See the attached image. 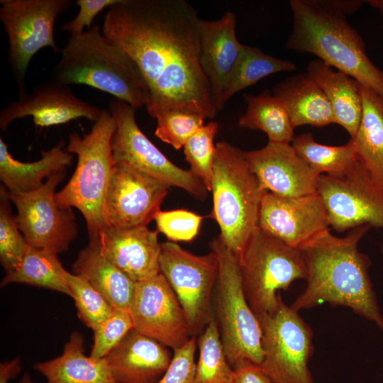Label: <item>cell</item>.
<instances>
[{
    "instance_id": "b9f144b4",
    "label": "cell",
    "mask_w": 383,
    "mask_h": 383,
    "mask_svg": "<svg viewBox=\"0 0 383 383\" xmlns=\"http://www.w3.org/2000/svg\"><path fill=\"white\" fill-rule=\"evenodd\" d=\"M233 369V383H273L260 366L252 362L245 361Z\"/></svg>"
},
{
    "instance_id": "7402d4cb",
    "label": "cell",
    "mask_w": 383,
    "mask_h": 383,
    "mask_svg": "<svg viewBox=\"0 0 383 383\" xmlns=\"http://www.w3.org/2000/svg\"><path fill=\"white\" fill-rule=\"evenodd\" d=\"M172 356L167 346L133 328L106 357L118 383H157Z\"/></svg>"
},
{
    "instance_id": "f6af8a7d",
    "label": "cell",
    "mask_w": 383,
    "mask_h": 383,
    "mask_svg": "<svg viewBox=\"0 0 383 383\" xmlns=\"http://www.w3.org/2000/svg\"><path fill=\"white\" fill-rule=\"evenodd\" d=\"M19 383H33V381L30 374L28 373H26L22 376Z\"/></svg>"
},
{
    "instance_id": "bcb514c9",
    "label": "cell",
    "mask_w": 383,
    "mask_h": 383,
    "mask_svg": "<svg viewBox=\"0 0 383 383\" xmlns=\"http://www.w3.org/2000/svg\"><path fill=\"white\" fill-rule=\"evenodd\" d=\"M382 253H383V244H382Z\"/></svg>"
},
{
    "instance_id": "1f68e13d",
    "label": "cell",
    "mask_w": 383,
    "mask_h": 383,
    "mask_svg": "<svg viewBox=\"0 0 383 383\" xmlns=\"http://www.w3.org/2000/svg\"><path fill=\"white\" fill-rule=\"evenodd\" d=\"M297 69L288 60L274 57L257 48L243 45L240 58L223 94L222 105L240 91L274 73Z\"/></svg>"
},
{
    "instance_id": "ffe728a7",
    "label": "cell",
    "mask_w": 383,
    "mask_h": 383,
    "mask_svg": "<svg viewBox=\"0 0 383 383\" xmlns=\"http://www.w3.org/2000/svg\"><path fill=\"white\" fill-rule=\"evenodd\" d=\"M158 233L148 226L107 227L89 244L96 247L102 255L136 283L160 273Z\"/></svg>"
},
{
    "instance_id": "9c48e42d",
    "label": "cell",
    "mask_w": 383,
    "mask_h": 383,
    "mask_svg": "<svg viewBox=\"0 0 383 383\" xmlns=\"http://www.w3.org/2000/svg\"><path fill=\"white\" fill-rule=\"evenodd\" d=\"M263 359L260 365L273 383H314L308 363L313 332L299 312L280 296L276 309L259 318Z\"/></svg>"
},
{
    "instance_id": "d590c367",
    "label": "cell",
    "mask_w": 383,
    "mask_h": 383,
    "mask_svg": "<svg viewBox=\"0 0 383 383\" xmlns=\"http://www.w3.org/2000/svg\"><path fill=\"white\" fill-rule=\"evenodd\" d=\"M218 130V124L215 121L205 124L184 145V154L191 172L201 180L209 192L211 191L216 148L213 140Z\"/></svg>"
},
{
    "instance_id": "f1b7e54d",
    "label": "cell",
    "mask_w": 383,
    "mask_h": 383,
    "mask_svg": "<svg viewBox=\"0 0 383 383\" xmlns=\"http://www.w3.org/2000/svg\"><path fill=\"white\" fill-rule=\"evenodd\" d=\"M66 272L57 253L28 245L20 264L13 271L6 273L1 282V287L20 283L56 291L71 296L65 278Z\"/></svg>"
},
{
    "instance_id": "d6986e66",
    "label": "cell",
    "mask_w": 383,
    "mask_h": 383,
    "mask_svg": "<svg viewBox=\"0 0 383 383\" xmlns=\"http://www.w3.org/2000/svg\"><path fill=\"white\" fill-rule=\"evenodd\" d=\"M102 111L77 97L67 85L54 80L10 102L0 112V128L6 131L14 120L28 116H31L34 124L40 128L67 123L79 118L95 122Z\"/></svg>"
},
{
    "instance_id": "4dcf8cb0",
    "label": "cell",
    "mask_w": 383,
    "mask_h": 383,
    "mask_svg": "<svg viewBox=\"0 0 383 383\" xmlns=\"http://www.w3.org/2000/svg\"><path fill=\"white\" fill-rule=\"evenodd\" d=\"M292 145L301 158L318 174L338 176L357 160L351 139L345 145H326L314 140L311 133L294 138Z\"/></svg>"
},
{
    "instance_id": "836d02e7",
    "label": "cell",
    "mask_w": 383,
    "mask_h": 383,
    "mask_svg": "<svg viewBox=\"0 0 383 383\" xmlns=\"http://www.w3.org/2000/svg\"><path fill=\"white\" fill-rule=\"evenodd\" d=\"M65 278L79 319L92 331L95 330L115 308L83 277L67 271Z\"/></svg>"
},
{
    "instance_id": "8fae6325",
    "label": "cell",
    "mask_w": 383,
    "mask_h": 383,
    "mask_svg": "<svg viewBox=\"0 0 383 383\" xmlns=\"http://www.w3.org/2000/svg\"><path fill=\"white\" fill-rule=\"evenodd\" d=\"M160 270L175 293L192 336L199 335L213 316V296L218 262L211 250L194 255L174 242L161 243Z\"/></svg>"
},
{
    "instance_id": "7c38bea8",
    "label": "cell",
    "mask_w": 383,
    "mask_h": 383,
    "mask_svg": "<svg viewBox=\"0 0 383 383\" xmlns=\"http://www.w3.org/2000/svg\"><path fill=\"white\" fill-rule=\"evenodd\" d=\"M109 111L116 122L111 139L114 162H122L166 184L181 188L203 200L209 192L190 170L172 162L142 132L135 121V109L124 101L113 98Z\"/></svg>"
},
{
    "instance_id": "7bdbcfd3",
    "label": "cell",
    "mask_w": 383,
    "mask_h": 383,
    "mask_svg": "<svg viewBox=\"0 0 383 383\" xmlns=\"http://www.w3.org/2000/svg\"><path fill=\"white\" fill-rule=\"evenodd\" d=\"M21 358L17 357L10 361L0 363V383H9L21 371Z\"/></svg>"
},
{
    "instance_id": "f35d334b",
    "label": "cell",
    "mask_w": 383,
    "mask_h": 383,
    "mask_svg": "<svg viewBox=\"0 0 383 383\" xmlns=\"http://www.w3.org/2000/svg\"><path fill=\"white\" fill-rule=\"evenodd\" d=\"M154 220L157 231L169 240L189 242L198 235L203 217L184 209L160 210Z\"/></svg>"
},
{
    "instance_id": "d4e9b609",
    "label": "cell",
    "mask_w": 383,
    "mask_h": 383,
    "mask_svg": "<svg viewBox=\"0 0 383 383\" xmlns=\"http://www.w3.org/2000/svg\"><path fill=\"white\" fill-rule=\"evenodd\" d=\"M64 145L60 140L51 149L42 150L40 160L23 162L11 155L8 145L0 138V179L3 185L10 192H29L40 187L45 178L65 171L73 155L64 150Z\"/></svg>"
},
{
    "instance_id": "484cf974",
    "label": "cell",
    "mask_w": 383,
    "mask_h": 383,
    "mask_svg": "<svg viewBox=\"0 0 383 383\" xmlns=\"http://www.w3.org/2000/svg\"><path fill=\"white\" fill-rule=\"evenodd\" d=\"M306 72L326 96L333 111L334 123L342 126L350 138H353L362 117L359 83L318 59L309 62Z\"/></svg>"
},
{
    "instance_id": "5b68a950",
    "label": "cell",
    "mask_w": 383,
    "mask_h": 383,
    "mask_svg": "<svg viewBox=\"0 0 383 383\" xmlns=\"http://www.w3.org/2000/svg\"><path fill=\"white\" fill-rule=\"evenodd\" d=\"M116 122L108 110H103L89 133L81 137L69 135L67 152L77 156L75 170L55 199L62 208H77L83 215L89 241L107 228L105 201L114 165L111 139Z\"/></svg>"
},
{
    "instance_id": "f546056e",
    "label": "cell",
    "mask_w": 383,
    "mask_h": 383,
    "mask_svg": "<svg viewBox=\"0 0 383 383\" xmlns=\"http://www.w3.org/2000/svg\"><path fill=\"white\" fill-rule=\"evenodd\" d=\"M247 103L245 114L238 126L265 133L270 142L292 143L294 127L284 106L269 90L254 96L244 94Z\"/></svg>"
},
{
    "instance_id": "9a60e30c",
    "label": "cell",
    "mask_w": 383,
    "mask_h": 383,
    "mask_svg": "<svg viewBox=\"0 0 383 383\" xmlns=\"http://www.w3.org/2000/svg\"><path fill=\"white\" fill-rule=\"evenodd\" d=\"M169 187L129 165L115 162L105 201L106 226H147L160 211Z\"/></svg>"
},
{
    "instance_id": "277c9868",
    "label": "cell",
    "mask_w": 383,
    "mask_h": 383,
    "mask_svg": "<svg viewBox=\"0 0 383 383\" xmlns=\"http://www.w3.org/2000/svg\"><path fill=\"white\" fill-rule=\"evenodd\" d=\"M60 55L54 80L67 86L84 84L97 89L135 110L148 104L150 91L139 67L96 24L79 35H70Z\"/></svg>"
},
{
    "instance_id": "7a4b0ae2",
    "label": "cell",
    "mask_w": 383,
    "mask_h": 383,
    "mask_svg": "<svg viewBox=\"0 0 383 383\" xmlns=\"http://www.w3.org/2000/svg\"><path fill=\"white\" fill-rule=\"evenodd\" d=\"M370 228L356 227L344 237L328 229L300 249L307 270L306 285L291 304L294 310L322 303L345 306L383 331V316L369 274L371 260L358 249Z\"/></svg>"
},
{
    "instance_id": "cb8c5ba5",
    "label": "cell",
    "mask_w": 383,
    "mask_h": 383,
    "mask_svg": "<svg viewBox=\"0 0 383 383\" xmlns=\"http://www.w3.org/2000/svg\"><path fill=\"white\" fill-rule=\"evenodd\" d=\"M84 353V337L74 331L61 355L36 363L34 369L46 378V383H118L106 357L96 360Z\"/></svg>"
},
{
    "instance_id": "3957f363",
    "label": "cell",
    "mask_w": 383,
    "mask_h": 383,
    "mask_svg": "<svg viewBox=\"0 0 383 383\" xmlns=\"http://www.w3.org/2000/svg\"><path fill=\"white\" fill-rule=\"evenodd\" d=\"M289 6L293 26L287 49L313 54L383 96V71L368 57L363 39L347 15L326 0H291Z\"/></svg>"
},
{
    "instance_id": "74e56055",
    "label": "cell",
    "mask_w": 383,
    "mask_h": 383,
    "mask_svg": "<svg viewBox=\"0 0 383 383\" xmlns=\"http://www.w3.org/2000/svg\"><path fill=\"white\" fill-rule=\"evenodd\" d=\"M134 328L128 311L114 309L110 316L94 332V342L90 357L99 360L106 357Z\"/></svg>"
},
{
    "instance_id": "2e32d148",
    "label": "cell",
    "mask_w": 383,
    "mask_h": 383,
    "mask_svg": "<svg viewBox=\"0 0 383 383\" xmlns=\"http://www.w3.org/2000/svg\"><path fill=\"white\" fill-rule=\"evenodd\" d=\"M129 313L137 331L173 350L192 337L183 309L162 273L135 283Z\"/></svg>"
},
{
    "instance_id": "ac0fdd59",
    "label": "cell",
    "mask_w": 383,
    "mask_h": 383,
    "mask_svg": "<svg viewBox=\"0 0 383 383\" xmlns=\"http://www.w3.org/2000/svg\"><path fill=\"white\" fill-rule=\"evenodd\" d=\"M251 172L263 192L294 197L317 192L319 174L297 154L291 143H268L244 152Z\"/></svg>"
},
{
    "instance_id": "8992f818",
    "label": "cell",
    "mask_w": 383,
    "mask_h": 383,
    "mask_svg": "<svg viewBox=\"0 0 383 383\" xmlns=\"http://www.w3.org/2000/svg\"><path fill=\"white\" fill-rule=\"evenodd\" d=\"M211 192L212 214L221 230L219 237L239 262L258 228L264 192L250 170L243 151L227 142L216 144Z\"/></svg>"
},
{
    "instance_id": "ba28073f",
    "label": "cell",
    "mask_w": 383,
    "mask_h": 383,
    "mask_svg": "<svg viewBox=\"0 0 383 383\" xmlns=\"http://www.w3.org/2000/svg\"><path fill=\"white\" fill-rule=\"evenodd\" d=\"M243 290L258 319L277 307L280 295L297 279H306L302 252L258 228L239 261Z\"/></svg>"
},
{
    "instance_id": "5bb4252c",
    "label": "cell",
    "mask_w": 383,
    "mask_h": 383,
    "mask_svg": "<svg viewBox=\"0 0 383 383\" xmlns=\"http://www.w3.org/2000/svg\"><path fill=\"white\" fill-rule=\"evenodd\" d=\"M65 171L49 177L38 189L25 193L8 192L16 206V221L27 244L55 253L66 251L77 236L75 218L71 208L57 204L55 189Z\"/></svg>"
},
{
    "instance_id": "ee69618b",
    "label": "cell",
    "mask_w": 383,
    "mask_h": 383,
    "mask_svg": "<svg viewBox=\"0 0 383 383\" xmlns=\"http://www.w3.org/2000/svg\"><path fill=\"white\" fill-rule=\"evenodd\" d=\"M366 2L383 14V0H368Z\"/></svg>"
},
{
    "instance_id": "8d00e7d4",
    "label": "cell",
    "mask_w": 383,
    "mask_h": 383,
    "mask_svg": "<svg viewBox=\"0 0 383 383\" xmlns=\"http://www.w3.org/2000/svg\"><path fill=\"white\" fill-rule=\"evenodd\" d=\"M157 120L155 135L176 150L184 147L187 140L204 125L205 117L184 110L162 111L154 117Z\"/></svg>"
},
{
    "instance_id": "30bf717a",
    "label": "cell",
    "mask_w": 383,
    "mask_h": 383,
    "mask_svg": "<svg viewBox=\"0 0 383 383\" xmlns=\"http://www.w3.org/2000/svg\"><path fill=\"white\" fill-rule=\"evenodd\" d=\"M0 4V20L9 39V60L21 96L27 93L25 77L32 57L46 47L60 53L54 38L55 22L72 1L1 0Z\"/></svg>"
},
{
    "instance_id": "6da1fadb",
    "label": "cell",
    "mask_w": 383,
    "mask_h": 383,
    "mask_svg": "<svg viewBox=\"0 0 383 383\" xmlns=\"http://www.w3.org/2000/svg\"><path fill=\"white\" fill-rule=\"evenodd\" d=\"M199 19L183 0H121L105 15L102 33L139 67L152 118L184 110L213 118L218 111L199 63Z\"/></svg>"
},
{
    "instance_id": "603a6c76",
    "label": "cell",
    "mask_w": 383,
    "mask_h": 383,
    "mask_svg": "<svg viewBox=\"0 0 383 383\" xmlns=\"http://www.w3.org/2000/svg\"><path fill=\"white\" fill-rule=\"evenodd\" d=\"M272 94L284 106L294 128L303 125L323 127L334 123L326 96L307 72L277 84Z\"/></svg>"
},
{
    "instance_id": "d6a6232c",
    "label": "cell",
    "mask_w": 383,
    "mask_h": 383,
    "mask_svg": "<svg viewBox=\"0 0 383 383\" xmlns=\"http://www.w3.org/2000/svg\"><path fill=\"white\" fill-rule=\"evenodd\" d=\"M199 358L192 383H233L234 369L229 363L213 317L197 339Z\"/></svg>"
},
{
    "instance_id": "44dd1931",
    "label": "cell",
    "mask_w": 383,
    "mask_h": 383,
    "mask_svg": "<svg viewBox=\"0 0 383 383\" xmlns=\"http://www.w3.org/2000/svg\"><path fill=\"white\" fill-rule=\"evenodd\" d=\"M236 15L226 12L216 20L199 19V63L221 110L225 88L240 58L243 45L236 36Z\"/></svg>"
},
{
    "instance_id": "e575fe53",
    "label": "cell",
    "mask_w": 383,
    "mask_h": 383,
    "mask_svg": "<svg viewBox=\"0 0 383 383\" xmlns=\"http://www.w3.org/2000/svg\"><path fill=\"white\" fill-rule=\"evenodd\" d=\"M11 200L4 185L0 188V261L6 273L20 264L27 249V242L12 213Z\"/></svg>"
},
{
    "instance_id": "ab89813d",
    "label": "cell",
    "mask_w": 383,
    "mask_h": 383,
    "mask_svg": "<svg viewBox=\"0 0 383 383\" xmlns=\"http://www.w3.org/2000/svg\"><path fill=\"white\" fill-rule=\"evenodd\" d=\"M196 345L197 338L192 336L183 346L174 350L168 368L157 383H192Z\"/></svg>"
},
{
    "instance_id": "60d3db41",
    "label": "cell",
    "mask_w": 383,
    "mask_h": 383,
    "mask_svg": "<svg viewBox=\"0 0 383 383\" xmlns=\"http://www.w3.org/2000/svg\"><path fill=\"white\" fill-rule=\"evenodd\" d=\"M121 0H77L76 4L79 6V11L77 15L71 21L62 26V29L71 35L82 33L84 28L89 29L93 20L105 8L111 7Z\"/></svg>"
},
{
    "instance_id": "52a82bcc",
    "label": "cell",
    "mask_w": 383,
    "mask_h": 383,
    "mask_svg": "<svg viewBox=\"0 0 383 383\" xmlns=\"http://www.w3.org/2000/svg\"><path fill=\"white\" fill-rule=\"evenodd\" d=\"M209 245L218 262L213 311L226 357L233 368L245 361L260 365L263 359L262 327L246 299L238 261L219 236Z\"/></svg>"
},
{
    "instance_id": "e0dca14e",
    "label": "cell",
    "mask_w": 383,
    "mask_h": 383,
    "mask_svg": "<svg viewBox=\"0 0 383 383\" xmlns=\"http://www.w3.org/2000/svg\"><path fill=\"white\" fill-rule=\"evenodd\" d=\"M258 226L286 244L301 249L330 226L318 192L294 197L269 192L262 195Z\"/></svg>"
},
{
    "instance_id": "4316f807",
    "label": "cell",
    "mask_w": 383,
    "mask_h": 383,
    "mask_svg": "<svg viewBox=\"0 0 383 383\" xmlns=\"http://www.w3.org/2000/svg\"><path fill=\"white\" fill-rule=\"evenodd\" d=\"M74 274L85 279L116 309L130 311L135 282L89 244L72 265Z\"/></svg>"
},
{
    "instance_id": "83f0119b",
    "label": "cell",
    "mask_w": 383,
    "mask_h": 383,
    "mask_svg": "<svg viewBox=\"0 0 383 383\" xmlns=\"http://www.w3.org/2000/svg\"><path fill=\"white\" fill-rule=\"evenodd\" d=\"M362 117L353 140L357 160L383 184V96L359 84Z\"/></svg>"
},
{
    "instance_id": "4fadbf2b",
    "label": "cell",
    "mask_w": 383,
    "mask_h": 383,
    "mask_svg": "<svg viewBox=\"0 0 383 383\" xmlns=\"http://www.w3.org/2000/svg\"><path fill=\"white\" fill-rule=\"evenodd\" d=\"M317 192L330 226L343 233L368 225L383 230V184L357 160L342 174L319 176Z\"/></svg>"
}]
</instances>
